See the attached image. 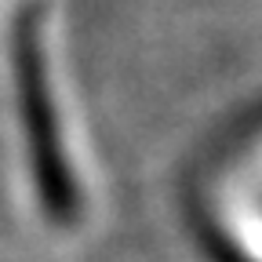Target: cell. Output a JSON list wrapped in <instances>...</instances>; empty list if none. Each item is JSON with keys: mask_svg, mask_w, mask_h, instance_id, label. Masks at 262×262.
<instances>
[{"mask_svg": "<svg viewBox=\"0 0 262 262\" xmlns=\"http://www.w3.org/2000/svg\"><path fill=\"white\" fill-rule=\"evenodd\" d=\"M189 208L219 262H262V106L229 124L201 157Z\"/></svg>", "mask_w": 262, "mask_h": 262, "instance_id": "1", "label": "cell"}]
</instances>
